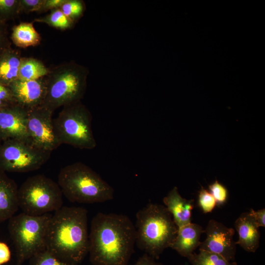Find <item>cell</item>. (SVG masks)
I'll return each mask as SVG.
<instances>
[{
    "mask_svg": "<svg viewBox=\"0 0 265 265\" xmlns=\"http://www.w3.org/2000/svg\"><path fill=\"white\" fill-rule=\"evenodd\" d=\"M52 216L49 213L33 216L22 212L8 220V232L16 249V265H23L46 249L47 232Z\"/></svg>",
    "mask_w": 265,
    "mask_h": 265,
    "instance_id": "8992f818",
    "label": "cell"
},
{
    "mask_svg": "<svg viewBox=\"0 0 265 265\" xmlns=\"http://www.w3.org/2000/svg\"><path fill=\"white\" fill-rule=\"evenodd\" d=\"M11 257V251L8 245L4 242L0 241V265L9 262Z\"/></svg>",
    "mask_w": 265,
    "mask_h": 265,
    "instance_id": "f546056e",
    "label": "cell"
},
{
    "mask_svg": "<svg viewBox=\"0 0 265 265\" xmlns=\"http://www.w3.org/2000/svg\"><path fill=\"white\" fill-rule=\"evenodd\" d=\"M88 74L86 67L73 61L50 69L45 77L46 93L42 105L53 112L60 106L81 101Z\"/></svg>",
    "mask_w": 265,
    "mask_h": 265,
    "instance_id": "5b68a950",
    "label": "cell"
},
{
    "mask_svg": "<svg viewBox=\"0 0 265 265\" xmlns=\"http://www.w3.org/2000/svg\"><path fill=\"white\" fill-rule=\"evenodd\" d=\"M163 202L178 228L191 222L194 201L182 197L176 186L174 187L163 198Z\"/></svg>",
    "mask_w": 265,
    "mask_h": 265,
    "instance_id": "5bb4252c",
    "label": "cell"
},
{
    "mask_svg": "<svg viewBox=\"0 0 265 265\" xmlns=\"http://www.w3.org/2000/svg\"><path fill=\"white\" fill-rule=\"evenodd\" d=\"M34 21L45 23L60 30L71 29L75 24L63 13L59 8L51 10L49 14L44 17L35 19Z\"/></svg>",
    "mask_w": 265,
    "mask_h": 265,
    "instance_id": "7402d4cb",
    "label": "cell"
},
{
    "mask_svg": "<svg viewBox=\"0 0 265 265\" xmlns=\"http://www.w3.org/2000/svg\"><path fill=\"white\" fill-rule=\"evenodd\" d=\"M11 39L16 46L26 48L39 45L41 38L32 22H22L13 28Z\"/></svg>",
    "mask_w": 265,
    "mask_h": 265,
    "instance_id": "d6986e66",
    "label": "cell"
},
{
    "mask_svg": "<svg viewBox=\"0 0 265 265\" xmlns=\"http://www.w3.org/2000/svg\"><path fill=\"white\" fill-rule=\"evenodd\" d=\"M199 250L198 253L193 252L187 258L192 265H237L236 262L228 261L217 254Z\"/></svg>",
    "mask_w": 265,
    "mask_h": 265,
    "instance_id": "44dd1931",
    "label": "cell"
},
{
    "mask_svg": "<svg viewBox=\"0 0 265 265\" xmlns=\"http://www.w3.org/2000/svg\"><path fill=\"white\" fill-rule=\"evenodd\" d=\"M62 194L71 202L103 203L114 198L113 188L90 167L80 162L63 167L58 176Z\"/></svg>",
    "mask_w": 265,
    "mask_h": 265,
    "instance_id": "277c9868",
    "label": "cell"
},
{
    "mask_svg": "<svg viewBox=\"0 0 265 265\" xmlns=\"http://www.w3.org/2000/svg\"><path fill=\"white\" fill-rule=\"evenodd\" d=\"M87 211L82 207H62L50 219L46 249L60 260L78 265L88 253Z\"/></svg>",
    "mask_w": 265,
    "mask_h": 265,
    "instance_id": "7a4b0ae2",
    "label": "cell"
},
{
    "mask_svg": "<svg viewBox=\"0 0 265 265\" xmlns=\"http://www.w3.org/2000/svg\"><path fill=\"white\" fill-rule=\"evenodd\" d=\"M132 265H163L161 263L156 261L155 259L144 254L137 261Z\"/></svg>",
    "mask_w": 265,
    "mask_h": 265,
    "instance_id": "d6a6232c",
    "label": "cell"
},
{
    "mask_svg": "<svg viewBox=\"0 0 265 265\" xmlns=\"http://www.w3.org/2000/svg\"><path fill=\"white\" fill-rule=\"evenodd\" d=\"M198 205L203 212H211L215 208L216 202L209 191L202 187L198 196Z\"/></svg>",
    "mask_w": 265,
    "mask_h": 265,
    "instance_id": "484cf974",
    "label": "cell"
},
{
    "mask_svg": "<svg viewBox=\"0 0 265 265\" xmlns=\"http://www.w3.org/2000/svg\"><path fill=\"white\" fill-rule=\"evenodd\" d=\"M62 193L57 183L46 176L28 178L18 188L19 207L23 212L38 216L62 207Z\"/></svg>",
    "mask_w": 265,
    "mask_h": 265,
    "instance_id": "ba28073f",
    "label": "cell"
},
{
    "mask_svg": "<svg viewBox=\"0 0 265 265\" xmlns=\"http://www.w3.org/2000/svg\"><path fill=\"white\" fill-rule=\"evenodd\" d=\"M7 33L6 25L3 22L0 21V55L11 47Z\"/></svg>",
    "mask_w": 265,
    "mask_h": 265,
    "instance_id": "f1b7e54d",
    "label": "cell"
},
{
    "mask_svg": "<svg viewBox=\"0 0 265 265\" xmlns=\"http://www.w3.org/2000/svg\"><path fill=\"white\" fill-rule=\"evenodd\" d=\"M65 1V0H45L40 13L59 8Z\"/></svg>",
    "mask_w": 265,
    "mask_h": 265,
    "instance_id": "1f68e13d",
    "label": "cell"
},
{
    "mask_svg": "<svg viewBox=\"0 0 265 265\" xmlns=\"http://www.w3.org/2000/svg\"><path fill=\"white\" fill-rule=\"evenodd\" d=\"M235 226L238 236L236 244L246 251L255 252L259 247L260 233L250 212L242 213L236 219Z\"/></svg>",
    "mask_w": 265,
    "mask_h": 265,
    "instance_id": "2e32d148",
    "label": "cell"
},
{
    "mask_svg": "<svg viewBox=\"0 0 265 265\" xmlns=\"http://www.w3.org/2000/svg\"><path fill=\"white\" fill-rule=\"evenodd\" d=\"M92 115L81 101L63 106L53 119L54 132L60 143L80 149H93L97 145L92 129Z\"/></svg>",
    "mask_w": 265,
    "mask_h": 265,
    "instance_id": "52a82bcc",
    "label": "cell"
},
{
    "mask_svg": "<svg viewBox=\"0 0 265 265\" xmlns=\"http://www.w3.org/2000/svg\"><path fill=\"white\" fill-rule=\"evenodd\" d=\"M28 109L17 103L0 109V138L29 139L27 131Z\"/></svg>",
    "mask_w": 265,
    "mask_h": 265,
    "instance_id": "7c38bea8",
    "label": "cell"
},
{
    "mask_svg": "<svg viewBox=\"0 0 265 265\" xmlns=\"http://www.w3.org/2000/svg\"><path fill=\"white\" fill-rule=\"evenodd\" d=\"M22 57L19 51L11 47L0 55V83L8 86L18 79Z\"/></svg>",
    "mask_w": 265,
    "mask_h": 265,
    "instance_id": "ac0fdd59",
    "label": "cell"
},
{
    "mask_svg": "<svg viewBox=\"0 0 265 265\" xmlns=\"http://www.w3.org/2000/svg\"><path fill=\"white\" fill-rule=\"evenodd\" d=\"M20 13V0H0V21L14 18Z\"/></svg>",
    "mask_w": 265,
    "mask_h": 265,
    "instance_id": "d4e9b609",
    "label": "cell"
},
{
    "mask_svg": "<svg viewBox=\"0 0 265 265\" xmlns=\"http://www.w3.org/2000/svg\"><path fill=\"white\" fill-rule=\"evenodd\" d=\"M203 233L201 226L192 222L178 228L176 237L170 247L187 258L199 247Z\"/></svg>",
    "mask_w": 265,
    "mask_h": 265,
    "instance_id": "9a60e30c",
    "label": "cell"
},
{
    "mask_svg": "<svg viewBox=\"0 0 265 265\" xmlns=\"http://www.w3.org/2000/svg\"><path fill=\"white\" fill-rule=\"evenodd\" d=\"M45 77L31 80L17 79L10 84L8 86L15 103L27 109L42 105L46 93Z\"/></svg>",
    "mask_w": 265,
    "mask_h": 265,
    "instance_id": "4fadbf2b",
    "label": "cell"
},
{
    "mask_svg": "<svg viewBox=\"0 0 265 265\" xmlns=\"http://www.w3.org/2000/svg\"><path fill=\"white\" fill-rule=\"evenodd\" d=\"M249 212L252 215L257 227L258 228L260 227H265V209L264 208L257 211H255L253 209H251Z\"/></svg>",
    "mask_w": 265,
    "mask_h": 265,
    "instance_id": "4dcf8cb0",
    "label": "cell"
},
{
    "mask_svg": "<svg viewBox=\"0 0 265 265\" xmlns=\"http://www.w3.org/2000/svg\"><path fill=\"white\" fill-rule=\"evenodd\" d=\"M135 244V226L128 216L99 212L92 219L88 253L93 265H128Z\"/></svg>",
    "mask_w": 265,
    "mask_h": 265,
    "instance_id": "6da1fadb",
    "label": "cell"
},
{
    "mask_svg": "<svg viewBox=\"0 0 265 265\" xmlns=\"http://www.w3.org/2000/svg\"><path fill=\"white\" fill-rule=\"evenodd\" d=\"M206 239L200 242L199 250L217 254L228 261L235 260L236 243L233 237L235 230L214 219L209 220L204 230Z\"/></svg>",
    "mask_w": 265,
    "mask_h": 265,
    "instance_id": "8fae6325",
    "label": "cell"
},
{
    "mask_svg": "<svg viewBox=\"0 0 265 265\" xmlns=\"http://www.w3.org/2000/svg\"><path fill=\"white\" fill-rule=\"evenodd\" d=\"M18 191L16 182L0 171V223L9 220L18 210Z\"/></svg>",
    "mask_w": 265,
    "mask_h": 265,
    "instance_id": "e0dca14e",
    "label": "cell"
},
{
    "mask_svg": "<svg viewBox=\"0 0 265 265\" xmlns=\"http://www.w3.org/2000/svg\"><path fill=\"white\" fill-rule=\"evenodd\" d=\"M29 265H76L64 262L47 249L40 251L29 259Z\"/></svg>",
    "mask_w": 265,
    "mask_h": 265,
    "instance_id": "cb8c5ba5",
    "label": "cell"
},
{
    "mask_svg": "<svg viewBox=\"0 0 265 265\" xmlns=\"http://www.w3.org/2000/svg\"><path fill=\"white\" fill-rule=\"evenodd\" d=\"M45 0H20V13L40 12Z\"/></svg>",
    "mask_w": 265,
    "mask_h": 265,
    "instance_id": "83f0119b",
    "label": "cell"
},
{
    "mask_svg": "<svg viewBox=\"0 0 265 265\" xmlns=\"http://www.w3.org/2000/svg\"><path fill=\"white\" fill-rule=\"evenodd\" d=\"M51 154L29 139L3 141L0 145V171L24 173L37 170L48 161Z\"/></svg>",
    "mask_w": 265,
    "mask_h": 265,
    "instance_id": "9c48e42d",
    "label": "cell"
},
{
    "mask_svg": "<svg viewBox=\"0 0 265 265\" xmlns=\"http://www.w3.org/2000/svg\"><path fill=\"white\" fill-rule=\"evenodd\" d=\"M49 70V68L37 59L22 57L19 66L18 79L22 80H37L46 77Z\"/></svg>",
    "mask_w": 265,
    "mask_h": 265,
    "instance_id": "ffe728a7",
    "label": "cell"
},
{
    "mask_svg": "<svg viewBox=\"0 0 265 265\" xmlns=\"http://www.w3.org/2000/svg\"><path fill=\"white\" fill-rule=\"evenodd\" d=\"M1 142H2V141L1 140V139L0 138V145L1 143Z\"/></svg>",
    "mask_w": 265,
    "mask_h": 265,
    "instance_id": "836d02e7",
    "label": "cell"
},
{
    "mask_svg": "<svg viewBox=\"0 0 265 265\" xmlns=\"http://www.w3.org/2000/svg\"><path fill=\"white\" fill-rule=\"evenodd\" d=\"M209 189L216 204L220 205L226 202L228 197V191L224 185L216 180L209 186Z\"/></svg>",
    "mask_w": 265,
    "mask_h": 265,
    "instance_id": "4316f807",
    "label": "cell"
},
{
    "mask_svg": "<svg viewBox=\"0 0 265 265\" xmlns=\"http://www.w3.org/2000/svg\"><path fill=\"white\" fill-rule=\"evenodd\" d=\"M59 8L68 18L76 24L83 16L86 6L82 0H65Z\"/></svg>",
    "mask_w": 265,
    "mask_h": 265,
    "instance_id": "603a6c76",
    "label": "cell"
},
{
    "mask_svg": "<svg viewBox=\"0 0 265 265\" xmlns=\"http://www.w3.org/2000/svg\"><path fill=\"white\" fill-rule=\"evenodd\" d=\"M53 112L41 105L28 109L27 118L29 139L38 147L51 152L60 145L54 132Z\"/></svg>",
    "mask_w": 265,
    "mask_h": 265,
    "instance_id": "30bf717a",
    "label": "cell"
},
{
    "mask_svg": "<svg viewBox=\"0 0 265 265\" xmlns=\"http://www.w3.org/2000/svg\"><path fill=\"white\" fill-rule=\"evenodd\" d=\"M135 244L145 254L158 259L174 241L178 228L165 206L148 203L136 214Z\"/></svg>",
    "mask_w": 265,
    "mask_h": 265,
    "instance_id": "3957f363",
    "label": "cell"
}]
</instances>
